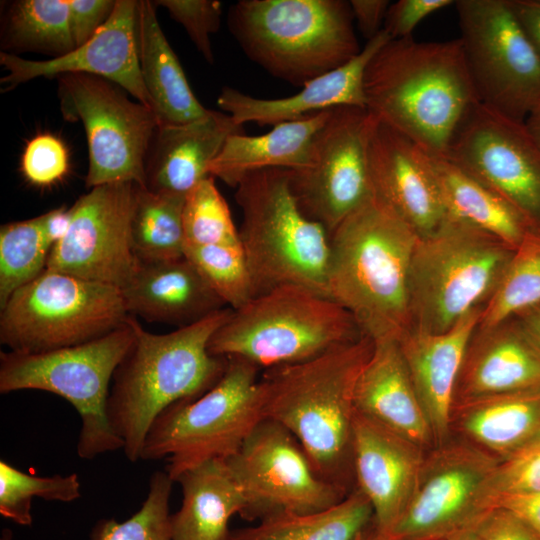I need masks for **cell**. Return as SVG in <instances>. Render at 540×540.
Instances as JSON below:
<instances>
[{
	"instance_id": "obj_33",
	"label": "cell",
	"mask_w": 540,
	"mask_h": 540,
	"mask_svg": "<svg viewBox=\"0 0 540 540\" xmlns=\"http://www.w3.org/2000/svg\"><path fill=\"white\" fill-rule=\"evenodd\" d=\"M373 519L369 500L355 487L326 510L276 515L231 531L229 540H353Z\"/></svg>"
},
{
	"instance_id": "obj_6",
	"label": "cell",
	"mask_w": 540,
	"mask_h": 540,
	"mask_svg": "<svg viewBox=\"0 0 540 540\" xmlns=\"http://www.w3.org/2000/svg\"><path fill=\"white\" fill-rule=\"evenodd\" d=\"M235 189L242 213L239 241L253 297L291 284L327 295L329 234L300 209L291 189L290 170L251 172Z\"/></svg>"
},
{
	"instance_id": "obj_9",
	"label": "cell",
	"mask_w": 540,
	"mask_h": 540,
	"mask_svg": "<svg viewBox=\"0 0 540 540\" xmlns=\"http://www.w3.org/2000/svg\"><path fill=\"white\" fill-rule=\"evenodd\" d=\"M135 339L134 317L95 340L55 350L1 351L0 393L41 390L56 394L81 419L77 454L93 459L123 449L107 415L110 382Z\"/></svg>"
},
{
	"instance_id": "obj_12",
	"label": "cell",
	"mask_w": 540,
	"mask_h": 540,
	"mask_svg": "<svg viewBox=\"0 0 540 540\" xmlns=\"http://www.w3.org/2000/svg\"><path fill=\"white\" fill-rule=\"evenodd\" d=\"M60 111L84 127L89 153L86 188L133 182L146 187V159L159 126L155 112L131 101L126 91L97 76L60 75Z\"/></svg>"
},
{
	"instance_id": "obj_7",
	"label": "cell",
	"mask_w": 540,
	"mask_h": 540,
	"mask_svg": "<svg viewBox=\"0 0 540 540\" xmlns=\"http://www.w3.org/2000/svg\"><path fill=\"white\" fill-rule=\"evenodd\" d=\"M364 335L354 317L330 297L291 284L232 309L212 335L208 351L266 370L313 359Z\"/></svg>"
},
{
	"instance_id": "obj_27",
	"label": "cell",
	"mask_w": 540,
	"mask_h": 540,
	"mask_svg": "<svg viewBox=\"0 0 540 540\" xmlns=\"http://www.w3.org/2000/svg\"><path fill=\"white\" fill-rule=\"evenodd\" d=\"M533 388H540V356L512 320L476 327L458 375L454 404Z\"/></svg>"
},
{
	"instance_id": "obj_43",
	"label": "cell",
	"mask_w": 540,
	"mask_h": 540,
	"mask_svg": "<svg viewBox=\"0 0 540 540\" xmlns=\"http://www.w3.org/2000/svg\"><path fill=\"white\" fill-rule=\"evenodd\" d=\"M69 169L64 143L52 134H39L26 145L21 157V172L38 187H49L61 181Z\"/></svg>"
},
{
	"instance_id": "obj_13",
	"label": "cell",
	"mask_w": 540,
	"mask_h": 540,
	"mask_svg": "<svg viewBox=\"0 0 540 540\" xmlns=\"http://www.w3.org/2000/svg\"><path fill=\"white\" fill-rule=\"evenodd\" d=\"M454 5L480 103L525 122L540 101V56L510 1L458 0Z\"/></svg>"
},
{
	"instance_id": "obj_46",
	"label": "cell",
	"mask_w": 540,
	"mask_h": 540,
	"mask_svg": "<svg viewBox=\"0 0 540 540\" xmlns=\"http://www.w3.org/2000/svg\"><path fill=\"white\" fill-rule=\"evenodd\" d=\"M69 24L75 47L86 43L112 15L115 0H68Z\"/></svg>"
},
{
	"instance_id": "obj_23",
	"label": "cell",
	"mask_w": 540,
	"mask_h": 540,
	"mask_svg": "<svg viewBox=\"0 0 540 540\" xmlns=\"http://www.w3.org/2000/svg\"><path fill=\"white\" fill-rule=\"evenodd\" d=\"M482 311L483 308L472 311L443 333H429L409 327L398 338L437 445L446 441L451 429L458 375Z\"/></svg>"
},
{
	"instance_id": "obj_39",
	"label": "cell",
	"mask_w": 540,
	"mask_h": 540,
	"mask_svg": "<svg viewBox=\"0 0 540 540\" xmlns=\"http://www.w3.org/2000/svg\"><path fill=\"white\" fill-rule=\"evenodd\" d=\"M184 256L227 307L236 310L253 298L251 278L240 243L186 245Z\"/></svg>"
},
{
	"instance_id": "obj_52",
	"label": "cell",
	"mask_w": 540,
	"mask_h": 540,
	"mask_svg": "<svg viewBox=\"0 0 540 540\" xmlns=\"http://www.w3.org/2000/svg\"><path fill=\"white\" fill-rule=\"evenodd\" d=\"M43 226L47 239L52 245H56L66 235L70 221V208L65 206L50 210L42 214Z\"/></svg>"
},
{
	"instance_id": "obj_22",
	"label": "cell",
	"mask_w": 540,
	"mask_h": 540,
	"mask_svg": "<svg viewBox=\"0 0 540 540\" xmlns=\"http://www.w3.org/2000/svg\"><path fill=\"white\" fill-rule=\"evenodd\" d=\"M389 40L391 37L382 29L352 60L305 83L292 96L262 99L224 87L217 104L241 126L248 122L275 126L339 106L366 107L363 87L366 68Z\"/></svg>"
},
{
	"instance_id": "obj_28",
	"label": "cell",
	"mask_w": 540,
	"mask_h": 540,
	"mask_svg": "<svg viewBox=\"0 0 540 540\" xmlns=\"http://www.w3.org/2000/svg\"><path fill=\"white\" fill-rule=\"evenodd\" d=\"M455 425L468 442L506 459L540 438V388L455 403Z\"/></svg>"
},
{
	"instance_id": "obj_26",
	"label": "cell",
	"mask_w": 540,
	"mask_h": 540,
	"mask_svg": "<svg viewBox=\"0 0 540 540\" xmlns=\"http://www.w3.org/2000/svg\"><path fill=\"white\" fill-rule=\"evenodd\" d=\"M120 290L129 315L177 328L226 308L185 256L160 261L139 260L134 275Z\"/></svg>"
},
{
	"instance_id": "obj_50",
	"label": "cell",
	"mask_w": 540,
	"mask_h": 540,
	"mask_svg": "<svg viewBox=\"0 0 540 540\" xmlns=\"http://www.w3.org/2000/svg\"><path fill=\"white\" fill-rule=\"evenodd\" d=\"M525 33L540 56V0H509Z\"/></svg>"
},
{
	"instance_id": "obj_4",
	"label": "cell",
	"mask_w": 540,
	"mask_h": 540,
	"mask_svg": "<svg viewBox=\"0 0 540 540\" xmlns=\"http://www.w3.org/2000/svg\"><path fill=\"white\" fill-rule=\"evenodd\" d=\"M327 295L373 340L410 327L408 279L418 234L374 195L329 235Z\"/></svg>"
},
{
	"instance_id": "obj_51",
	"label": "cell",
	"mask_w": 540,
	"mask_h": 540,
	"mask_svg": "<svg viewBox=\"0 0 540 540\" xmlns=\"http://www.w3.org/2000/svg\"><path fill=\"white\" fill-rule=\"evenodd\" d=\"M510 320L540 356V303L517 313Z\"/></svg>"
},
{
	"instance_id": "obj_36",
	"label": "cell",
	"mask_w": 540,
	"mask_h": 540,
	"mask_svg": "<svg viewBox=\"0 0 540 540\" xmlns=\"http://www.w3.org/2000/svg\"><path fill=\"white\" fill-rule=\"evenodd\" d=\"M51 249L42 215L1 226L0 307L16 290L46 269Z\"/></svg>"
},
{
	"instance_id": "obj_49",
	"label": "cell",
	"mask_w": 540,
	"mask_h": 540,
	"mask_svg": "<svg viewBox=\"0 0 540 540\" xmlns=\"http://www.w3.org/2000/svg\"><path fill=\"white\" fill-rule=\"evenodd\" d=\"M495 506L511 511L540 536V493L503 496Z\"/></svg>"
},
{
	"instance_id": "obj_3",
	"label": "cell",
	"mask_w": 540,
	"mask_h": 540,
	"mask_svg": "<svg viewBox=\"0 0 540 540\" xmlns=\"http://www.w3.org/2000/svg\"><path fill=\"white\" fill-rule=\"evenodd\" d=\"M231 311L223 308L164 334L146 331L133 316L135 339L114 372L107 402L130 462L141 459L149 429L166 408L196 399L222 377L228 358L210 354L208 344Z\"/></svg>"
},
{
	"instance_id": "obj_40",
	"label": "cell",
	"mask_w": 540,
	"mask_h": 540,
	"mask_svg": "<svg viewBox=\"0 0 540 540\" xmlns=\"http://www.w3.org/2000/svg\"><path fill=\"white\" fill-rule=\"evenodd\" d=\"M214 179L212 176L204 178L185 197V246L240 243L230 208Z\"/></svg>"
},
{
	"instance_id": "obj_55",
	"label": "cell",
	"mask_w": 540,
	"mask_h": 540,
	"mask_svg": "<svg viewBox=\"0 0 540 540\" xmlns=\"http://www.w3.org/2000/svg\"><path fill=\"white\" fill-rule=\"evenodd\" d=\"M447 540H479V539L474 533V531L471 529V530H466V531L457 533L451 536L450 538H448Z\"/></svg>"
},
{
	"instance_id": "obj_53",
	"label": "cell",
	"mask_w": 540,
	"mask_h": 540,
	"mask_svg": "<svg viewBox=\"0 0 540 540\" xmlns=\"http://www.w3.org/2000/svg\"><path fill=\"white\" fill-rule=\"evenodd\" d=\"M353 540H393L391 535L383 531L373 519Z\"/></svg>"
},
{
	"instance_id": "obj_2",
	"label": "cell",
	"mask_w": 540,
	"mask_h": 540,
	"mask_svg": "<svg viewBox=\"0 0 540 540\" xmlns=\"http://www.w3.org/2000/svg\"><path fill=\"white\" fill-rule=\"evenodd\" d=\"M373 347L364 335L313 359L266 369L260 378L266 418L293 434L317 473L345 494L355 488V386Z\"/></svg>"
},
{
	"instance_id": "obj_21",
	"label": "cell",
	"mask_w": 540,
	"mask_h": 540,
	"mask_svg": "<svg viewBox=\"0 0 540 540\" xmlns=\"http://www.w3.org/2000/svg\"><path fill=\"white\" fill-rule=\"evenodd\" d=\"M424 456L423 449L355 410V487L369 500L376 524L389 534L410 500Z\"/></svg>"
},
{
	"instance_id": "obj_18",
	"label": "cell",
	"mask_w": 540,
	"mask_h": 540,
	"mask_svg": "<svg viewBox=\"0 0 540 540\" xmlns=\"http://www.w3.org/2000/svg\"><path fill=\"white\" fill-rule=\"evenodd\" d=\"M446 157L507 200L540 235V147L524 122L479 102Z\"/></svg>"
},
{
	"instance_id": "obj_5",
	"label": "cell",
	"mask_w": 540,
	"mask_h": 540,
	"mask_svg": "<svg viewBox=\"0 0 540 540\" xmlns=\"http://www.w3.org/2000/svg\"><path fill=\"white\" fill-rule=\"evenodd\" d=\"M353 22L344 0H240L227 19L248 58L300 87L360 53Z\"/></svg>"
},
{
	"instance_id": "obj_11",
	"label": "cell",
	"mask_w": 540,
	"mask_h": 540,
	"mask_svg": "<svg viewBox=\"0 0 540 540\" xmlns=\"http://www.w3.org/2000/svg\"><path fill=\"white\" fill-rule=\"evenodd\" d=\"M120 288L45 269L0 307V343L38 353L102 337L129 318Z\"/></svg>"
},
{
	"instance_id": "obj_34",
	"label": "cell",
	"mask_w": 540,
	"mask_h": 540,
	"mask_svg": "<svg viewBox=\"0 0 540 540\" xmlns=\"http://www.w3.org/2000/svg\"><path fill=\"white\" fill-rule=\"evenodd\" d=\"M4 52L32 51L53 58L76 47L69 24L68 0L14 1L4 20L1 34Z\"/></svg>"
},
{
	"instance_id": "obj_48",
	"label": "cell",
	"mask_w": 540,
	"mask_h": 540,
	"mask_svg": "<svg viewBox=\"0 0 540 540\" xmlns=\"http://www.w3.org/2000/svg\"><path fill=\"white\" fill-rule=\"evenodd\" d=\"M353 19L363 37L374 38L384 26L390 2L388 0L349 1Z\"/></svg>"
},
{
	"instance_id": "obj_14",
	"label": "cell",
	"mask_w": 540,
	"mask_h": 540,
	"mask_svg": "<svg viewBox=\"0 0 540 540\" xmlns=\"http://www.w3.org/2000/svg\"><path fill=\"white\" fill-rule=\"evenodd\" d=\"M498 458L472 443L437 445L424 456L410 500L390 535L393 540H447L471 530L495 506Z\"/></svg>"
},
{
	"instance_id": "obj_42",
	"label": "cell",
	"mask_w": 540,
	"mask_h": 540,
	"mask_svg": "<svg viewBox=\"0 0 540 540\" xmlns=\"http://www.w3.org/2000/svg\"><path fill=\"white\" fill-rule=\"evenodd\" d=\"M155 6L167 9L170 16L183 26L204 59L214 62L210 35L218 31L222 4L217 0H157Z\"/></svg>"
},
{
	"instance_id": "obj_35",
	"label": "cell",
	"mask_w": 540,
	"mask_h": 540,
	"mask_svg": "<svg viewBox=\"0 0 540 540\" xmlns=\"http://www.w3.org/2000/svg\"><path fill=\"white\" fill-rule=\"evenodd\" d=\"M185 197L138 186L131 220L134 252L140 261L184 256L183 207Z\"/></svg>"
},
{
	"instance_id": "obj_56",
	"label": "cell",
	"mask_w": 540,
	"mask_h": 540,
	"mask_svg": "<svg viewBox=\"0 0 540 540\" xmlns=\"http://www.w3.org/2000/svg\"><path fill=\"white\" fill-rule=\"evenodd\" d=\"M0 540H13V533L10 529H3L1 532Z\"/></svg>"
},
{
	"instance_id": "obj_24",
	"label": "cell",
	"mask_w": 540,
	"mask_h": 540,
	"mask_svg": "<svg viewBox=\"0 0 540 540\" xmlns=\"http://www.w3.org/2000/svg\"><path fill=\"white\" fill-rule=\"evenodd\" d=\"M243 127L225 113L177 125H159L146 159V187L155 192L186 195L204 178L227 138Z\"/></svg>"
},
{
	"instance_id": "obj_32",
	"label": "cell",
	"mask_w": 540,
	"mask_h": 540,
	"mask_svg": "<svg viewBox=\"0 0 540 540\" xmlns=\"http://www.w3.org/2000/svg\"><path fill=\"white\" fill-rule=\"evenodd\" d=\"M182 503L170 516L171 540H229V522L244 507L225 460L198 465L178 477Z\"/></svg>"
},
{
	"instance_id": "obj_44",
	"label": "cell",
	"mask_w": 540,
	"mask_h": 540,
	"mask_svg": "<svg viewBox=\"0 0 540 540\" xmlns=\"http://www.w3.org/2000/svg\"><path fill=\"white\" fill-rule=\"evenodd\" d=\"M493 492L495 503L503 496L540 493V438L499 461Z\"/></svg>"
},
{
	"instance_id": "obj_29",
	"label": "cell",
	"mask_w": 540,
	"mask_h": 540,
	"mask_svg": "<svg viewBox=\"0 0 540 540\" xmlns=\"http://www.w3.org/2000/svg\"><path fill=\"white\" fill-rule=\"evenodd\" d=\"M153 1L137 7V47L141 77L159 125H177L209 112L194 95L183 68L165 37Z\"/></svg>"
},
{
	"instance_id": "obj_16",
	"label": "cell",
	"mask_w": 540,
	"mask_h": 540,
	"mask_svg": "<svg viewBox=\"0 0 540 540\" xmlns=\"http://www.w3.org/2000/svg\"><path fill=\"white\" fill-rule=\"evenodd\" d=\"M377 121L366 107L331 109L314 136L306 164L290 170L300 209L329 235L373 196L368 148Z\"/></svg>"
},
{
	"instance_id": "obj_47",
	"label": "cell",
	"mask_w": 540,
	"mask_h": 540,
	"mask_svg": "<svg viewBox=\"0 0 540 540\" xmlns=\"http://www.w3.org/2000/svg\"><path fill=\"white\" fill-rule=\"evenodd\" d=\"M479 540H540V536L511 511L494 506L472 529Z\"/></svg>"
},
{
	"instance_id": "obj_30",
	"label": "cell",
	"mask_w": 540,
	"mask_h": 540,
	"mask_svg": "<svg viewBox=\"0 0 540 540\" xmlns=\"http://www.w3.org/2000/svg\"><path fill=\"white\" fill-rule=\"evenodd\" d=\"M331 109L283 122L259 136L243 132L230 135L211 162L208 173L231 187L247 174L264 169L302 168L314 136L325 124Z\"/></svg>"
},
{
	"instance_id": "obj_45",
	"label": "cell",
	"mask_w": 540,
	"mask_h": 540,
	"mask_svg": "<svg viewBox=\"0 0 540 540\" xmlns=\"http://www.w3.org/2000/svg\"><path fill=\"white\" fill-rule=\"evenodd\" d=\"M455 2L452 0H399L390 4L383 29L392 40L413 37L420 22Z\"/></svg>"
},
{
	"instance_id": "obj_15",
	"label": "cell",
	"mask_w": 540,
	"mask_h": 540,
	"mask_svg": "<svg viewBox=\"0 0 540 540\" xmlns=\"http://www.w3.org/2000/svg\"><path fill=\"white\" fill-rule=\"evenodd\" d=\"M225 462L244 500L239 515L247 521L323 511L347 495L317 473L293 434L268 418Z\"/></svg>"
},
{
	"instance_id": "obj_41",
	"label": "cell",
	"mask_w": 540,
	"mask_h": 540,
	"mask_svg": "<svg viewBox=\"0 0 540 540\" xmlns=\"http://www.w3.org/2000/svg\"><path fill=\"white\" fill-rule=\"evenodd\" d=\"M172 479L166 471H156L140 509L124 522L99 520L91 540H171L169 499Z\"/></svg>"
},
{
	"instance_id": "obj_37",
	"label": "cell",
	"mask_w": 540,
	"mask_h": 540,
	"mask_svg": "<svg viewBox=\"0 0 540 540\" xmlns=\"http://www.w3.org/2000/svg\"><path fill=\"white\" fill-rule=\"evenodd\" d=\"M537 303H540V236L530 234L515 250L483 308L477 327L496 326Z\"/></svg>"
},
{
	"instance_id": "obj_10",
	"label": "cell",
	"mask_w": 540,
	"mask_h": 540,
	"mask_svg": "<svg viewBox=\"0 0 540 540\" xmlns=\"http://www.w3.org/2000/svg\"><path fill=\"white\" fill-rule=\"evenodd\" d=\"M259 371L244 359L229 357L212 388L196 399L171 405L155 419L141 459L167 457L166 472L176 482L198 465L231 457L266 419Z\"/></svg>"
},
{
	"instance_id": "obj_19",
	"label": "cell",
	"mask_w": 540,
	"mask_h": 540,
	"mask_svg": "<svg viewBox=\"0 0 540 540\" xmlns=\"http://www.w3.org/2000/svg\"><path fill=\"white\" fill-rule=\"evenodd\" d=\"M137 7L136 0H116L112 15L94 36L60 57L43 61L27 60L2 51L0 64L7 72L0 81L2 91L12 90L40 77L87 74L115 83L136 101L152 109L139 67Z\"/></svg>"
},
{
	"instance_id": "obj_1",
	"label": "cell",
	"mask_w": 540,
	"mask_h": 540,
	"mask_svg": "<svg viewBox=\"0 0 540 540\" xmlns=\"http://www.w3.org/2000/svg\"><path fill=\"white\" fill-rule=\"evenodd\" d=\"M363 87L365 106L380 122L439 156L480 102L459 38L389 40L370 60Z\"/></svg>"
},
{
	"instance_id": "obj_20",
	"label": "cell",
	"mask_w": 540,
	"mask_h": 540,
	"mask_svg": "<svg viewBox=\"0 0 540 540\" xmlns=\"http://www.w3.org/2000/svg\"><path fill=\"white\" fill-rule=\"evenodd\" d=\"M368 168L373 195L420 238L446 220L428 153L379 120L369 142Z\"/></svg>"
},
{
	"instance_id": "obj_31",
	"label": "cell",
	"mask_w": 540,
	"mask_h": 540,
	"mask_svg": "<svg viewBox=\"0 0 540 540\" xmlns=\"http://www.w3.org/2000/svg\"><path fill=\"white\" fill-rule=\"evenodd\" d=\"M428 157L446 218L486 232L515 250L530 234L538 235L507 200L448 157Z\"/></svg>"
},
{
	"instance_id": "obj_54",
	"label": "cell",
	"mask_w": 540,
	"mask_h": 540,
	"mask_svg": "<svg viewBox=\"0 0 540 540\" xmlns=\"http://www.w3.org/2000/svg\"><path fill=\"white\" fill-rule=\"evenodd\" d=\"M524 123L529 133L540 147V101L529 113Z\"/></svg>"
},
{
	"instance_id": "obj_38",
	"label": "cell",
	"mask_w": 540,
	"mask_h": 540,
	"mask_svg": "<svg viewBox=\"0 0 540 540\" xmlns=\"http://www.w3.org/2000/svg\"><path fill=\"white\" fill-rule=\"evenodd\" d=\"M80 488L76 473L66 476H34L4 460L0 461V514L16 524L31 525V503L34 497L71 502L80 497Z\"/></svg>"
},
{
	"instance_id": "obj_17",
	"label": "cell",
	"mask_w": 540,
	"mask_h": 540,
	"mask_svg": "<svg viewBox=\"0 0 540 540\" xmlns=\"http://www.w3.org/2000/svg\"><path fill=\"white\" fill-rule=\"evenodd\" d=\"M138 186L107 183L80 196L69 207L68 231L51 249L46 268L123 288L139 263L131 237Z\"/></svg>"
},
{
	"instance_id": "obj_8",
	"label": "cell",
	"mask_w": 540,
	"mask_h": 540,
	"mask_svg": "<svg viewBox=\"0 0 540 540\" xmlns=\"http://www.w3.org/2000/svg\"><path fill=\"white\" fill-rule=\"evenodd\" d=\"M515 249L470 225L446 218L419 238L409 269L410 327L443 333L484 308Z\"/></svg>"
},
{
	"instance_id": "obj_25",
	"label": "cell",
	"mask_w": 540,
	"mask_h": 540,
	"mask_svg": "<svg viewBox=\"0 0 540 540\" xmlns=\"http://www.w3.org/2000/svg\"><path fill=\"white\" fill-rule=\"evenodd\" d=\"M354 403L357 412L421 449L436 444L397 339L374 340L356 382Z\"/></svg>"
}]
</instances>
